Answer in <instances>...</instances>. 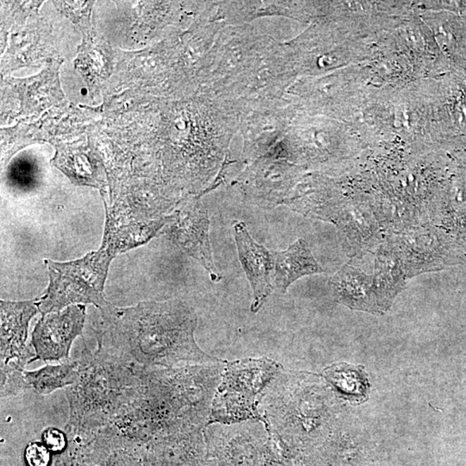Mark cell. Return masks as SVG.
Here are the masks:
<instances>
[{
    "label": "cell",
    "instance_id": "obj_1",
    "mask_svg": "<svg viewBox=\"0 0 466 466\" xmlns=\"http://www.w3.org/2000/svg\"><path fill=\"white\" fill-rule=\"evenodd\" d=\"M99 345L145 368L223 363L200 348L198 315L185 300L142 302L100 314Z\"/></svg>",
    "mask_w": 466,
    "mask_h": 466
},
{
    "label": "cell",
    "instance_id": "obj_2",
    "mask_svg": "<svg viewBox=\"0 0 466 466\" xmlns=\"http://www.w3.org/2000/svg\"><path fill=\"white\" fill-rule=\"evenodd\" d=\"M80 376L66 388L68 437L90 440L144 394L145 368L97 345L78 358Z\"/></svg>",
    "mask_w": 466,
    "mask_h": 466
},
{
    "label": "cell",
    "instance_id": "obj_3",
    "mask_svg": "<svg viewBox=\"0 0 466 466\" xmlns=\"http://www.w3.org/2000/svg\"><path fill=\"white\" fill-rule=\"evenodd\" d=\"M118 255L102 244L96 252L71 262L45 260L49 284L42 298L36 299L39 313L46 315L73 305H94L105 314L114 306L106 299L104 288L111 262Z\"/></svg>",
    "mask_w": 466,
    "mask_h": 466
},
{
    "label": "cell",
    "instance_id": "obj_4",
    "mask_svg": "<svg viewBox=\"0 0 466 466\" xmlns=\"http://www.w3.org/2000/svg\"><path fill=\"white\" fill-rule=\"evenodd\" d=\"M226 363L146 368V384L177 422L204 429Z\"/></svg>",
    "mask_w": 466,
    "mask_h": 466
},
{
    "label": "cell",
    "instance_id": "obj_5",
    "mask_svg": "<svg viewBox=\"0 0 466 466\" xmlns=\"http://www.w3.org/2000/svg\"><path fill=\"white\" fill-rule=\"evenodd\" d=\"M283 372L282 364L269 357L226 362L215 393L209 424L262 421L261 399L269 385Z\"/></svg>",
    "mask_w": 466,
    "mask_h": 466
},
{
    "label": "cell",
    "instance_id": "obj_6",
    "mask_svg": "<svg viewBox=\"0 0 466 466\" xmlns=\"http://www.w3.org/2000/svg\"><path fill=\"white\" fill-rule=\"evenodd\" d=\"M203 434L207 460L218 466H294L260 419L210 423Z\"/></svg>",
    "mask_w": 466,
    "mask_h": 466
},
{
    "label": "cell",
    "instance_id": "obj_7",
    "mask_svg": "<svg viewBox=\"0 0 466 466\" xmlns=\"http://www.w3.org/2000/svg\"><path fill=\"white\" fill-rule=\"evenodd\" d=\"M298 76L288 42L263 34L244 74L225 95L219 97L245 102L282 99Z\"/></svg>",
    "mask_w": 466,
    "mask_h": 466
},
{
    "label": "cell",
    "instance_id": "obj_8",
    "mask_svg": "<svg viewBox=\"0 0 466 466\" xmlns=\"http://www.w3.org/2000/svg\"><path fill=\"white\" fill-rule=\"evenodd\" d=\"M296 115L298 111L285 97L243 100L238 127L243 141V164L269 155L286 136Z\"/></svg>",
    "mask_w": 466,
    "mask_h": 466
},
{
    "label": "cell",
    "instance_id": "obj_9",
    "mask_svg": "<svg viewBox=\"0 0 466 466\" xmlns=\"http://www.w3.org/2000/svg\"><path fill=\"white\" fill-rule=\"evenodd\" d=\"M262 35L249 25L227 26L219 34L198 92L219 97L232 88L249 66Z\"/></svg>",
    "mask_w": 466,
    "mask_h": 466
},
{
    "label": "cell",
    "instance_id": "obj_10",
    "mask_svg": "<svg viewBox=\"0 0 466 466\" xmlns=\"http://www.w3.org/2000/svg\"><path fill=\"white\" fill-rule=\"evenodd\" d=\"M304 169L286 159L267 155L245 164L232 186L253 205L273 209L290 198L302 179Z\"/></svg>",
    "mask_w": 466,
    "mask_h": 466
},
{
    "label": "cell",
    "instance_id": "obj_11",
    "mask_svg": "<svg viewBox=\"0 0 466 466\" xmlns=\"http://www.w3.org/2000/svg\"><path fill=\"white\" fill-rule=\"evenodd\" d=\"M200 196L185 197L171 214L161 230L177 247L199 262L211 282L219 283L221 273L215 265L209 238L210 221Z\"/></svg>",
    "mask_w": 466,
    "mask_h": 466
},
{
    "label": "cell",
    "instance_id": "obj_12",
    "mask_svg": "<svg viewBox=\"0 0 466 466\" xmlns=\"http://www.w3.org/2000/svg\"><path fill=\"white\" fill-rule=\"evenodd\" d=\"M87 308L73 305L57 313L42 315L32 332L35 361H71L73 343L82 336Z\"/></svg>",
    "mask_w": 466,
    "mask_h": 466
},
{
    "label": "cell",
    "instance_id": "obj_13",
    "mask_svg": "<svg viewBox=\"0 0 466 466\" xmlns=\"http://www.w3.org/2000/svg\"><path fill=\"white\" fill-rule=\"evenodd\" d=\"M39 313L36 300H0V363H32L36 354L27 345L30 323Z\"/></svg>",
    "mask_w": 466,
    "mask_h": 466
},
{
    "label": "cell",
    "instance_id": "obj_14",
    "mask_svg": "<svg viewBox=\"0 0 466 466\" xmlns=\"http://www.w3.org/2000/svg\"><path fill=\"white\" fill-rule=\"evenodd\" d=\"M233 234L238 258L252 288L250 309L252 313H257L274 290L271 283L272 252L253 240L244 222H234Z\"/></svg>",
    "mask_w": 466,
    "mask_h": 466
},
{
    "label": "cell",
    "instance_id": "obj_15",
    "mask_svg": "<svg viewBox=\"0 0 466 466\" xmlns=\"http://www.w3.org/2000/svg\"><path fill=\"white\" fill-rule=\"evenodd\" d=\"M333 295L350 309L382 314L377 303L373 276L345 264L329 279Z\"/></svg>",
    "mask_w": 466,
    "mask_h": 466
},
{
    "label": "cell",
    "instance_id": "obj_16",
    "mask_svg": "<svg viewBox=\"0 0 466 466\" xmlns=\"http://www.w3.org/2000/svg\"><path fill=\"white\" fill-rule=\"evenodd\" d=\"M273 275L275 287L285 294L293 283L303 276L324 272L312 254L307 243L300 238L290 247L280 252H272Z\"/></svg>",
    "mask_w": 466,
    "mask_h": 466
},
{
    "label": "cell",
    "instance_id": "obj_17",
    "mask_svg": "<svg viewBox=\"0 0 466 466\" xmlns=\"http://www.w3.org/2000/svg\"><path fill=\"white\" fill-rule=\"evenodd\" d=\"M396 252H381L376 257L373 276L375 294L382 314L391 307L396 295L405 286L407 278Z\"/></svg>",
    "mask_w": 466,
    "mask_h": 466
},
{
    "label": "cell",
    "instance_id": "obj_18",
    "mask_svg": "<svg viewBox=\"0 0 466 466\" xmlns=\"http://www.w3.org/2000/svg\"><path fill=\"white\" fill-rule=\"evenodd\" d=\"M25 376L30 391L37 395L47 396L70 387L77 382L80 376V361L47 364L35 371H25Z\"/></svg>",
    "mask_w": 466,
    "mask_h": 466
},
{
    "label": "cell",
    "instance_id": "obj_19",
    "mask_svg": "<svg viewBox=\"0 0 466 466\" xmlns=\"http://www.w3.org/2000/svg\"><path fill=\"white\" fill-rule=\"evenodd\" d=\"M54 164L73 182L102 188L103 180L94 161L86 154L75 149H60Z\"/></svg>",
    "mask_w": 466,
    "mask_h": 466
},
{
    "label": "cell",
    "instance_id": "obj_20",
    "mask_svg": "<svg viewBox=\"0 0 466 466\" xmlns=\"http://www.w3.org/2000/svg\"><path fill=\"white\" fill-rule=\"evenodd\" d=\"M326 379L333 385L338 391L345 396H357L360 386L364 388V381L360 380V376L357 369L345 364H333L324 371ZM363 390V388H362Z\"/></svg>",
    "mask_w": 466,
    "mask_h": 466
},
{
    "label": "cell",
    "instance_id": "obj_21",
    "mask_svg": "<svg viewBox=\"0 0 466 466\" xmlns=\"http://www.w3.org/2000/svg\"><path fill=\"white\" fill-rule=\"evenodd\" d=\"M1 364V387H0V396L1 399L13 398L27 391H30L28 383L25 379V368L17 362L11 361L9 363H0Z\"/></svg>",
    "mask_w": 466,
    "mask_h": 466
},
{
    "label": "cell",
    "instance_id": "obj_22",
    "mask_svg": "<svg viewBox=\"0 0 466 466\" xmlns=\"http://www.w3.org/2000/svg\"><path fill=\"white\" fill-rule=\"evenodd\" d=\"M25 460L28 466H49L51 452L42 442H30L25 448Z\"/></svg>",
    "mask_w": 466,
    "mask_h": 466
},
{
    "label": "cell",
    "instance_id": "obj_23",
    "mask_svg": "<svg viewBox=\"0 0 466 466\" xmlns=\"http://www.w3.org/2000/svg\"><path fill=\"white\" fill-rule=\"evenodd\" d=\"M42 442L51 453L63 452L68 446L69 439L67 433L55 427H49L42 434Z\"/></svg>",
    "mask_w": 466,
    "mask_h": 466
},
{
    "label": "cell",
    "instance_id": "obj_24",
    "mask_svg": "<svg viewBox=\"0 0 466 466\" xmlns=\"http://www.w3.org/2000/svg\"><path fill=\"white\" fill-rule=\"evenodd\" d=\"M200 466H218L216 463H215L214 461L213 460H206L205 461L203 462L202 465Z\"/></svg>",
    "mask_w": 466,
    "mask_h": 466
}]
</instances>
